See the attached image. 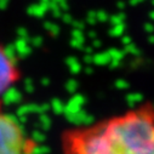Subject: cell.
I'll return each mask as SVG.
<instances>
[{
	"label": "cell",
	"instance_id": "cell-1",
	"mask_svg": "<svg viewBox=\"0 0 154 154\" xmlns=\"http://www.w3.org/2000/svg\"><path fill=\"white\" fill-rule=\"evenodd\" d=\"M62 154H154V103L142 102L101 120L72 126L60 137Z\"/></svg>",
	"mask_w": 154,
	"mask_h": 154
},
{
	"label": "cell",
	"instance_id": "cell-2",
	"mask_svg": "<svg viewBox=\"0 0 154 154\" xmlns=\"http://www.w3.org/2000/svg\"><path fill=\"white\" fill-rule=\"evenodd\" d=\"M38 146L15 117L0 109V154H36Z\"/></svg>",
	"mask_w": 154,
	"mask_h": 154
},
{
	"label": "cell",
	"instance_id": "cell-3",
	"mask_svg": "<svg viewBox=\"0 0 154 154\" xmlns=\"http://www.w3.org/2000/svg\"><path fill=\"white\" fill-rule=\"evenodd\" d=\"M22 79V70L14 55L0 42V109L5 95Z\"/></svg>",
	"mask_w": 154,
	"mask_h": 154
}]
</instances>
